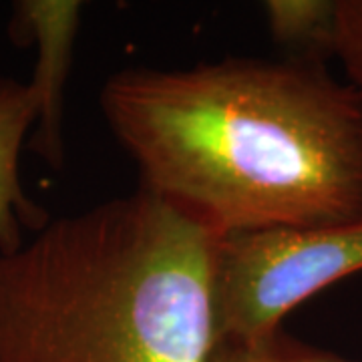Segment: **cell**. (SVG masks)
Wrapping results in <instances>:
<instances>
[{
  "label": "cell",
  "instance_id": "6da1fadb",
  "mask_svg": "<svg viewBox=\"0 0 362 362\" xmlns=\"http://www.w3.org/2000/svg\"><path fill=\"white\" fill-rule=\"evenodd\" d=\"M101 109L139 189L220 238L362 221V97L324 63L123 69Z\"/></svg>",
  "mask_w": 362,
  "mask_h": 362
},
{
  "label": "cell",
  "instance_id": "7a4b0ae2",
  "mask_svg": "<svg viewBox=\"0 0 362 362\" xmlns=\"http://www.w3.org/2000/svg\"><path fill=\"white\" fill-rule=\"evenodd\" d=\"M220 235L137 189L0 256V362H206Z\"/></svg>",
  "mask_w": 362,
  "mask_h": 362
},
{
  "label": "cell",
  "instance_id": "3957f363",
  "mask_svg": "<svg viewBox=\"0 0 362 362\" xmlns=\"http://www.w3.org/2000/svg\"><path fill=\"white\" fill-rule=\"evenodd\" d=\"M362 270V221L223 235L216 256V337H262L324 288Z\"/></svg>",
  "mask_w": 362,
  "mask_h": 362
},
{
  "label": "cell",
  "instance_id": "277c9868",
  "mask_svg": "<svg viewBox=\"0 0 362 362\" xmlns=\"http://www.w3.org/2000/svg\"><path fill=\"white\" fill-rule=\"evenodd\" d=\"M81 2L66 0H23L14 6V40L33 39L37 45V66L30 87L37 95L39 113L30 147L52 168H61L65 157V87L81 26Z\"/></svg>",
  "mask_w": 362,
  "mask_h": 362
},
{
  "label": "cell",
  "instance_id": "5b68a950",
  "mask_svg": "<svg viewBox=\"0 0 362 362\" xmlns=\"http://www.w3.org/2000/svg\"><path fill=\"white\" fill-rule=\"evenodd\" d=\"M39 113L30 83L0 78V256L21 250L23 230H42L49 218L23 189L18 157L26 133L35 127Z\"/></svg>",
  "mask_w": 362,
  "mask_h": 362
},
{
  "label": "cell",
  "instance_id": "8992f818",
  "mask_svg": "<svg viewBox=\"0 0 362 362\" xmlns=\"http://www.w3.org/2000/svg\"><path fill=\"white\" fill-rule=\"evenodd\" d=\"M272 39L294 52L292 59L324 63L334 54L338 2L270 0L264 4Z\"/></svg>",
  "mask_w": 362,
  "mask_h": 362
},
{
  "label": "cell",
  "instance_id": "52a82bcc",
  "mask_svg": "<svg viewBox=\"0 0 362 362\" xmlns=\"http://www.w3.org/2000/svg\"><path fill=\"white\" fill-rule=\"evenodd\" d=\"M206 362H354L310 346L282 328L262 337H216Z\"/></svg>",
  "mask_w": 362,
  "mask_h": 362
},
{
  "label": "cell",
  "instance_id": "ba28073f",
  "mask_svg": "<svg viewBox=\"0 0 362 362\" xmlns=\"http://www.w3.org/2000/svg\"><path fill=\"white\" fill-rule=\"evenodd\" d=\"M334 57L344 66L350 87L362 97V0H338Z\"/></svg>",
  "mask_w": 362,
  "mask_h": 362
}]
</instances>
